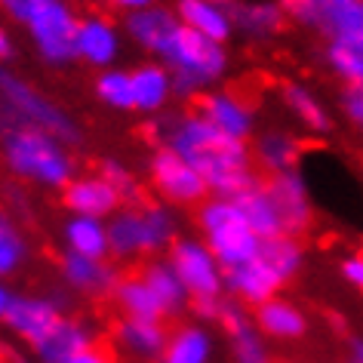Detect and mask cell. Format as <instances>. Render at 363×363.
Segmentation results:
<instances>
[{
    "mask_svg": "<svg viewBox=\"0 0 363 363\" xmlns=\"http://www.w3.org/2000/svg\"><path fill=\"white\" fill-rule=\"evenodd\" d=\"M148 139L151 145H167L182 160L191 163L216 197H240L247 188L265 179L252 163L250 142L228 139L197 108L151 117Z\"/></svg>",
    "mask_w": 363,
    "mask_h": 363,
    "instance_id": "cell-1",
    "label": "cell"
},
{
    "mask_svg": "<svg viewBox=\"0 0 363 363\" xmlns=\"http://www.w3.org/2000/svg\"><path fill=\"white\" fill-rule=\"evenodd\" d=\"M286 19L323 40V62L342 86H363V0H280Z\"/></svg>",
    "mask_w": 363,
    "mask_h": 363,
    "instance_id": "cell-2",
    "label": "cell"
},
{
    "mask_svg": "<svg viewBox=\"0 0 363 363\" xmlns=\"http://www.w3.org/2000/svg\"><path fill=\"white\" fill-rule=\"evenodd\" d=\"M0 160L13 179L40 191H65L80 176V160L71 145L38 126H13L0 135Z\"/></svg>",
    "mask_w": 363,
    "mask_h": 363,
    "instance_id": "cell-3",
    "label": "cell"
},
{
    "mask_svg": "<svg viewBox=\"0 0 363 363\" xmlns=\"http://www.w3.org/2000/svg\"><path fill=\"white\" fill-rule=\"evenodd\" d=\"M308 265V247L302 238H280L262 240V250L247 265L225 271V296L247 305L250 311L274 296H284L289 284H296L298 274Z\"/></svg>",
    "mask_w": 363,
    "mask_h": 363,
    "instance_id": "cell-4",
    "label": "cell"
},
{
    "mask_svg": "<svg viewBox=\"0 0 363 363\" xmlns=\"http://www.w3.org/2000/svg\"><path fill=\"white\" fill-rule=\"evenodd\" d=\"M157 62L169 71L179 102H197L203 93L222 86V80L231 71L228 47L185 28V25H179L176 34L167 40Z\"/></svg>",
    "mask_w": 363,
    "mask_h": 363,
    "instance_id": "cell-5",
    "label": "cell"
},
{
    "mask_svg": "<svg viewBox=\"0 0 363 363\" xmlns=\"http://www.w3.org/2000/svg\"><path fill=\"white\" fill-rule=\"evenodd\" d=\"M13 126H38L52 133L71 148H80L86 139L77 117L62 108L56 99H50L38 84H31L25 74L0 65V135Z\"/></svg>",
    "mask_w": 363,
    "mask_h": 363,
    "instance_id": "cell-6",
    "label": "cell"
},
{
    "mask_svg": "<svg viewBox=\"0 0 363 363\" xmlns=\"http://www.w3.org/2000/svg\"><path fill=\"white\" fill-rule=\"evenodd\" d=\"M194 228L225 271H234L262 250V238L250 228L247 216L234 197H206L194 210Z\"/></svg>",
    "mask_w": 363,
    "mask_h": 363,
    "instance_id": "cell-7",
    "label": "cell"
},
{
    "mask_svg": "<svg viewBox=\"0 0 363 363\" xmlns=\"http://www.w3.org/2000/svg\"><path fill=\"white\" fill-rule=\"evenodd\" d=\"M145 176L154 188L157 201L176 206V210H197L210 194L206 179L188 160H182L167 145H154L145 160Z\"/></svg>",
    "mask_w": 363,
    "mask_h": 363,
    "instance_id": "cell-8",
    "label": "cell"
},
{
    "mask_svg": "<svg viewBox=\"0 0 363 363\" xmlns=\"http://www.w3.org/2000/svg\"><path fill=\"white\" fill-rule=\"evenodd\" d=\"M77 22L80 13L71 0H56L47 10H40L34 19L25 25V34L31 40V50L47 68H68L77 62Z\"/></svg>",
    "mask_w": 363,
    "mask_h": 363,
    "instance_id": "cell-9",
    "label": "cell"
},
{
    "mask_svg": "<svg viewBox=\"0 0 363 363\" xmlns=\"http://www.w3.org/2000/svg\"><path fill=\"white\" fill-rule=\"evenodd\" d=\"M167 259L172 262L185 289L191 293V302H219V298H225V268L197 234H182L169 247Z\"/></svg>",
    "mask_w": 363,
    "mask_h": 363,
    "instance_id": "cell-10",
    "label": "cell"
},
{
    "mask_svg": "<svg viewBox=\"0 0 363 363\" xmlns=\"http://www.w3.org/2000/svg\"><path fill=\"white\" fill-rule=\"evenodd\" d=\"M71 314V298L65 289H50V293H16L10 311L4 317V326L10 330L16 342L25 348H34L40 339L56 330L62 317Z\"/></svg>",
    "mask_w": 363,
    "mask_h": 363,
    "instance_id": "cell-11",
    "label": "cell"
},
{
    "mask_svg": "<svg viewBox=\"0 0 363 363\" xmlns=\"http://www.w3.org/2000/svg\"><path fill=\"white\" fill-rule=\"evenodd\" d=\"M265 188L280 213L284 234L305 240V234L314 225V197H311L308 176L302 169H289V172H280V176H268Z\"/></svg>",
    "mask_w": 363,
    "mask_h": 363,
    "instance_id": "cell-12",
    "label": "cell"
},
{
    "mask_svg": "<svg viewBox=\"0 0 363 363\" xmlns=\"http://www.w3.org/2000/svg\"><path fill=\"white\" fill-rule=\"evenodd\" d=\"M123 28L111 16L105 13H84L77 22V62L86 68H93L96 74L108 68H117V62L123 56Z\"/></svg>",
    "mask_w": 363,
    "mask_h": 363,
    "instance_id": "cell-13",
    "label": "cell"
},
{
    "mask_svg": "<svg viewBox=\"0 0 363 363\" xmlns=\"http://www.w3.org/2000/svg\"><path fill=\"white\" fill-rule=\"evenodd\" d=\"M197 111L210 121L216 130L225 133L228 139L252 142L259 133V114L256 108L247 102V96L228 86H216L210 93L197 99Z\"/></svg>",
    "mask_w": 363,
    "mask_h": 363,
    "instance_id": "cell-14",
    "label": "cell"
},
{
    "mask_svg": "<svg viewBox=\"0 0 363 363\" xmlns=\"http://www.w3.org/2000/svg\"><path fill=\"white\" fill-rule=\"evenodd\" d=\"M219 326H222L225 339H228L231 363H274L271 345L259 333V326L252 323V311L247 305L225 296L222 311H219Z\"/></svg>",
    "mask_w": 363,
    "mask_h": 363,
    "instance_id": "cell-15",
    "label": "cell"
},
{
    "mask_svg": "<svg viewBox=\"0 0 363 363\" xmlns=\"http://www.w3.org/2000/svg\"><path fill=\"white\" fill-rule=\"evenodd\" d=\"M121 274L123 271L111 259H86V256H74V252H62L59 256L62 284L84 298H111Z\"/></svg>",
    "mask_w": 363,
    "mask_h": 363,
    "instance_id": "cell-16",
    "label": "cell"
},
{
    "mask_svg": "<svg viewBox=\"0 0 363 363\" xmlns=\"http://www.w3.org/2000/svg\"><path fill=\"white\" fill-rule=\"evenodd\" d=\"M93 345H99V326L80 314H68L56 323V330L47 339H40L28 351L34 363H68Z\"/></svg>",
    "mask_w": 363,
    "mask_h": 363,
    "instance_id": "cell-17",
    "label": "cell"
},
{
    "mask_svg": "<svg viewBox=\"0 0 363 363\" xmlns=\"http://www.w3.org/2000/svg\"><path fill=\"white\" fill-rule=\"evenodd\" d=\"M123 206L121 194L102 172H80L71 185L62 191V210L68 216H93V219H111Z\"/></svg>",
    "mask_w": 363,
    "mask_h": 363,
    "instance_id": "cell-18",
    "label": "cell"
},
{
    "mask_svg": "<svg viewBox=\"0 0 363 363\" xmlns=\"http://www.w3.org/2000/svg\"><path fill=\"white\" fill-rule=\"evenodd\" d=\"M179 16L172 6L167 4H154L148 10H139V13H130L121 19V28H123V38L130 47H135L145 56L157 59L160 50L167 47V40L176 34L179 28Z\"/></svg>",
    "mask_w": 363,
    "mask_h": 363,
    "instance_id": "cell-19",
    "label": "cell"
},
{
    "mask_svg": "<svg viewBox=\"0 0 363 363\" xmlns=\"http://www.w3.org/2000/svg\"><path fill=\"white\" fill-rule=\"evenodd\" d=\"M169 339L167 320H142V317H117L111 326L114 348L135 363H157Z\"/></svg>",
    "mask_w": 363,
    "mask_h": 363,
    "instance_id": "cell-20",
    "label": "cell"
},
{
    "mask_svg": "<svg viewBox=\"0 0 363 363\" xmlns=\"http://www.w3.org/2000/svg\"><path fill=\"white\" fill-rule=\"evenodd\" d=\"M252 148V163L262 176H280L289 169H302V157H305V145L293 130L284 126H265L256 133V139L250 142Z\"/></svg>",
    "mask_w": 363,
    "mask_h": 363,
    "instance_id": "cell-21",
    "label": "cell"
},
{
    "mask_svg": "<svg viewBox=\"0 0 363 363\" xmlns=\"http://www.w3.org/2000/svg\"><path fill=\"white\" fill-rule=\"evenodd\" d=\"M252 323L259 326V333L268 342H302L308 330H311V317L298 302L286 296H274L259 308H252Z\"/></svg>",
    "mask_w": 363,
    "mask_h": 363,
    "instance_id": "cell-22",
    "label": "cell"
},
{
    "mask_svg": "<svg viewBox=\"0 0 363 363\" xmlns=\"http://www.w3.org/2000/svg\"><path fill=\"white\" fill-rule=\"evenodd\" d=\"M228 10L234 19V31L256 43L280 38L289 25L280 0H228Z\"/></svg>",
    "mask_w": 363,
    "mask_h": 363,
    "instance_id": "cell-23",
    "label": "cell"
},
{
    "mask_svg": "<svg viewBox=\"0 0 363 363\" xmlns=\"http://www.w3.org/2000/svg\"><path fill=\"white\" fill-rule=\"evenodd\" d=\"M139 274H142L145 284L151 286L154 298L160 302L163 320H185V314L191 311V293H188L185 284H182V277L176 274L172 262L167 256L145 259Z\"/></svg>",
    "mask_w": 363,
    "mask_h": 363,
    "instance_id": "cell-24",
    "label": "cell"
},
{
    "mask_svg": "<svg viewBox=\"0 0 363 363\" xmlns=\"http://www.w3.org/2000/svg\"><path fill=\"white\" fill-rule=\"evenodd\" d=\"M133 74V99H135V114L142 117H160L169 111L172 99H176V89H172V77L169 71L160 65L157 59L139 62V65L130 68Z\"/></svg>",
    "mask_w": 363,
    "mask_h": 363,
    "instance_id": "cell-25",
    "label": "cell"
},
{
    "mask_svg": "<svg viewBox=\"0 0 363 363\" xmlns=\"http://www.w3.org/2000/svg\"><path fill=\"white\" fill-rule=\"evenodd\" d=\"M179 22L185 28H191L203 38H210L216 43H228L234 40V19L228 10V0H172Z\"/></svg>",
    "mask_w": 363,
    "mask_h": 363,
    "instance_id": "cell-26",
    "label": "cell"
},
{
    "mask_svg": "<svg viewBox=\"0 0 363 363\" xmlns=\"http://www.w3.org/2000/svg\"><path fill=\"white\" fill-rule=\"evenodd\" d=\"M108 243H111V262L117 265H133V262L148 259L142 203H123L108 219Z\"/></svg>",
    "mask_w": 363,
    "mask_h": 363,
    "instance_id": "cell-27",
    "label": "cell"
},
{
    "mask_svg": "<svg viewBox=\"0 0 363 363\" xmlns=\"http://www.w3.org/2000/svg\"><path fill=\"white\" fill-rule=\"evenodd\" d=\"M216 360V333L203 320H179L169 330L167 348L157 363H213Z\"/></svg>",
    "mask_w": 363,
    "mask_h": 363,
    "instance_id": "cell-28",
    "label": "cell"
},
{
    "mask_svg": "<svg viewBox=\"0 0 363 363\" xmlns=\"http://www.w3.org/2000/svg\"><path fill=\"white\" fill-rule=\"evenodd\" d=\"M280 102L289 114L296 117V123L311 135H330L335 130V117L330 111V105L314 93L302 80H284L280 84Z\"/></svg>",
    "mask_w": 363,
    "mask_h": 363,
    "instance_id": "cell-29",
    "label": "cell"
},
{
    "mask_svg": "<svg viewBox=\"0 0 363 363\" xmlns=\"http://www.w3.org/2000/svg\"><path fill=\"white\" fill-rule=\"evenodd\" d=\"M62 252H74L86 259H111V243H108V222L93 216H65L59 228Z\"/></svg>",
    "mask_w": 363,
    "mask_h": 363,
    "instance_id": "cell-30",
    "label": "cell"
},
{
    "mask_svg": "<svg viewBox=\"0 0 363 363\" xmlns=\"http://www.w3.org/2000/svg\"><path fill=\"white\" fill-rule=\"evenodd\" d=\"M34 256L25 225L10 210H0V280L19 277Z\"/></svg>",
    "mask_w": 363,
    "mask_h": 363,
    "instance_id": "cell-31",
    "label": "cell"
},
{
    "mask_svg": "<svg viewBox=\"0 0 363 363\" xmlns=\"http://www.w3.org/2000/svg\"><path fill=\"white\" fill-rule=\"evenodd\" d=\"M142 219H145V240H148V259L167 256L172 243L182 238L176 206L163 201H142Z\"/></svg>",
    "mask_w": 363,
    "mask_h": 363,
    "instance_id": "cell-32",
    "label": "cell"
},
{
    "mask_svg": "<svg viewBox=\"0 0 363 363\" xmlns=\"http://www.w3.org/2000/svg\"><path fill=\"white\" fill-rule=\"evenodd\" d=\"M234 201L240 203L250 228L256 231L262 240H271V238H280V234H284V222H280V213H277V206L265 188V179L256 182L252 188H247V191L240 197H234Z\"/></svg>",
    "mask_w": 363,
    "mask_h": 363,
    "instance_id": "cell-33",
    "label": "cell"
},
{
    "mask_svg": "<svg viewBox=\"0 0 363 363\" xmlns=\"http://www.w3.org/2000/svg\"><path fill=\"white\" fill-rule=\"evenodd\" d=\"M114 305L121 308L123 317H142V320H163V311H160V302L154 298L151 286L142 280L139 271L133 274H121L117 280V289H114Z\"/></svg>",
    "mask_w": 363,
    "mask_h": 363,
    "instance_id": "cell-34",
    "label": "cell"
},
{
    "mask_svg": "<svg viewBox=\"0 0 363 363\" xmlns=\"http://www.w3.org/2000/svg\"><path fill=\"white\" fill-rule=\"evenodd\" d=\"M93 96L99 105L117 114H135V99H133V74L130 68H108L93 77Z\"/></svg>",
    "mask_w": 363,
    "mask_h": 363,
    "instance_id": "cell-35",
    "label": "cell"
},
{
    "mask_svg": "<svg viewBox=\"0 0 363 363\" xmlns=\"http://www.w3.org/2000/svg\"><path fill=\"white\" fill-rule=\"evenodd\" d=\"M96 172H102V176L111 182L114 191L121 194L123 203H142V179L135 176V169L123 157H117V154H105V157L99 160Z\"/></svg>",
    "mask_w": 363,
    "mask_h": 363,
    "instance_id": "cell-36",
    "label": "cell"
},
{
    "mask_svg": "<svg viewBox=\"0 0 363 363\" xmlns=\"http://www.w3.org/2000/svg\"><path fill=\"white\" fill-rule=\"evenodd\" d=\"M50 4H56V0H0V16H4L10 25L25 28V25H28L40 10H47Z\"/></svg>",
    "mask_w": 363,
    "mask_h": 363,
    "instance_id": "cell-37",
    "label": "cell"
},
{
    "mask_svg": "<svg viewBox=\"0 0 363 363\" xmlns=\"http://www.w3.org/2000/svg\"><path fill=\"white\" fill-rule=\"evenodd\" d=\"M342 114L354 130L363 133V86H345L342 93Z\"/></svg>",
    "mask_w": 363,
    "mask_h": 363,
    "instance_id": "cell-38",
    "label": "cell"
},
{
    "mask_svg": "<svg viewBox=\"0 0 363 363\" xmlns=\"http://www.w3.org/2000/svg\"><path fill=\"white\" fill-rule=\"evenodd\" d=\"M339 274H342V280H345V284H348L351 289L363 293V250L345 252V256L339 259Z\"/></svg>",
    "mask_w": 363,
    "mask_h": 363,
    "instance_id": "cell-39",
    "label": "cell"
},
{
    "mask_svg": "<svg viewBox=\"0 0 363 363\" xmlns=\"http://www.w3.org/2000/svg\"><path fill=\"white\" fill-rule=\"evenodd\" d=\"M68 363H117V357L111 354V348H105V345H93V348L80 351L77 357L68 360Z\"/></svg>",
    "mask_w": 363,
    "mask_h": 363,
    "instance_id": "cell-40",
    "label": "cell"
},
{
    "mask_svg": "<svg viewBox=\"0 0 363 363\" xmlns=\"http://www.w3.org/2000/svg\"><path fill=\"white\" fill-rule=\"evenodd\" d=\"M16 59V38L10 31V25L0 19V65H10Z\"/></svg>",
    "mask_w": 363,
    "mask_h": 363,
    "instance_id": "cell-41",
    "label": "cell"
},
{
    "mask_svg": "<svg viewBox=\"0 0 363 363\" xmlns=\"http://www.w3.org/2000/svg\"><path fill=\"white\" fill-rule=\"evenodd\" d=\"M111 10H117L121 16H130V13H139V10H148V6L160 4V0H105Z\"/></svg>",
    "mask_w": 363,
    "mask_h": 363,
    "instance_id": "cell-42",
    "label": "cell"
},
{
    "mask_svg": "<svg viewBox=\"0 0 363 363\" xmlns=\"http://www.w3.org/2000/svg\"><path fill=\"white\" fill-rule=\"evenodd\" d=\"M345 363H363V335H348L345 342Z\"/></svg>",
    "mask_w": 363,
    "mask_h": 363,
    "instance_id": "cell-43",
    "label": "cell"
},
{
    "mask_svg": "<svg viewBox=\"0 0 363 363\" xmlns=\"http://www.w3.org/2000/svg\"><path fill=\"white\" fill-rule=\"evenodd\" d=\"M13 298H16V289L10 286V280H0V323H4L6 311H10Z\"/></svg>",
    "mask_w": 363,
    "mask_h": 363,
    "instance_id": "cell-44",
    "label": "cell"
},
{
    "mask_svg": "<svg viewBox=\"0 0 363 363\" xmlns=\"http://www.w3.org/2000/svg\"><path fill=\"white\" fill-rule=\"evenodd\" d=\"M10 363H34V360H19V357H10Z\"/></svg>",
    "mask_w": 363,
    "mask_h": 363,
    "instance_id": "cell-45",
    "label": "cell"
},
{
    "mask_svg": "<svg viewBox=\"0 0 363 363\" xmlns=\"http://www.w3.org/2000/svg\"><path fill=\"white\" fill-rule=\"evenodd\" d=\"M286 363H289V360H286Z\"/></svg>",
    "mask_w": 363,
    "mask_h": 363,
    "instance_id": "cell-46",
    "label": "cell"
}]
</instances>
